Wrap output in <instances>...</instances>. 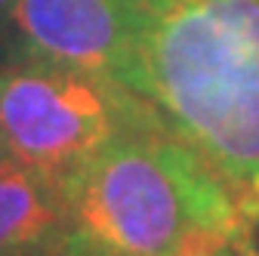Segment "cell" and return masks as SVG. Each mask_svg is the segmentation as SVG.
<instances>
[{
    "mask_svg": "<svg viewBox=\"0 0 259 256\" xmlns=\"http://www.w3.org/2000/svg\"><path fill=\"white\" fill-rule=\"evenodd\" d=\"M117 80L259 219V0H126Z\"/></svg>",
    "mask_w": 259,
    "mask_h": 256,
    "instance_id": "6da1fadb",
    "label": "cell"
},
{
    "mask_svg": "<svg viewBox=\"0 0 259 256\" xmlns=\"http://www.w3.org/2000/svg\"><path fill=\"white\" fill-rule=\"evenodd\" d=\"M65 204L71 256H238L259 222L160 117L117 136Z\"/></svg>",
    "mask_w": 259,
    "mask_h": 256,
    "instance_id": "7a4b0ae2",
    "label": "cell"
},
{
    "mask_svg": "<svg viewBox=\"0 0 259 256\" xmlns=\"http://www.w3.org/2000/svg\"><path fill=\"white\" fill-rule=\"evenodd\" d=\"M154 117L114 77L40 59L0 62V126L13 164L62 195L117 136Z\"/></svg>",
    "mask_w": 259,
    "mask_h": 256,
    "instance_id": "3957f363",
    "label": "cell"
},
{
    "mask_svg": "<svg viewBox=\"0 0 259 256\" xmlns=\"http://www.w3.org/2000/svg\"><path fill=\"white\" fill-rule=\"evenodd\" d=\"M123 47L126 0H19L7 59H40L117 80Z\"/></svg>",
    "mask_w": 259,
    "mask_h": 256,
    "instance_id": "277c9868",
    "label": "cell"
},
{
    "mask_svg": "<svg viewBox=\"0 0 259 256\" xmlns=\"http://www.w3.org/2000/svg\"><path fill=\"white\" fill-rule=\"evenodd\" d=\"M0 256H71L65 195L16 164L0 173Z\"/></svg>",
    "mask_w": 259,
    "mask_h": 256,
    "instance_id": "5b68a950",
    "label": "cell"
},
{
    "mask_svg": "<svg viewBox=\"0 0 259 256\" xmlns=\"http://www.w3.org/2000/svg\"><path fill=\"white\" fill-rule=\"evenodd\" d=\"M19 0H0V62L10 53V37H13V16H16Z\"/></svg>",
    "mask_w": 259,
    "mask_h": 256,
    "instance_id": "8992f818",
    "label": "cell"
},
{
    "mask_svg": "<svg viewBox=\"0 0 259 256\" xmlns=\"http://www.w3.org/2000/svg\"><path fill=\"white\" fill-rule=\"evenodd\" d=\"M13 167V154H10V145H7V136H4V126H0V173Z\"/></svg>",
    "mask_w": 259,
    "mask_h": 256,
    "instance_id": "52a82bcc",
    "label": "cell"
},
{
    "mask_svg": "<svg viewBox=\"0 0 259 256\" xmlns=\"http://www.w3.org/2000/svg\"><path fill=\"white\" fill-rule=\"evenodd\" d=\"M241 256H256V253H250V250H244V253H241Z\"/></svg>",
    "mask_w": 259,
    "mask_h": 256,
    "instance_id": "ba28073f",
    "label": "cell"
},
{
    "mask_svg": "<svg viewBox=\"0 0 259 256\" xmlns=\"http://www.w3.org/2000/svg\"><path fill=\"white\" fill-rule=\"evenodd\" d=\"M238 256H241V253H238Z\"/></svg>",
    "mask_w": 259,
    "mask_h": 256,
    "instance_id": "9c48e42d",
    "label": "cell"
}]
</instances>
